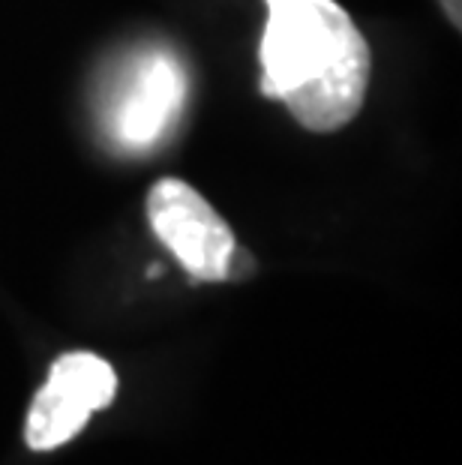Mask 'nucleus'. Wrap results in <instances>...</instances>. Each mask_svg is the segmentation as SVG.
<instances>
[{"label":"nucleus","mask_w":462,"mask_h":465,"mask_svg":"<svg viewBox=\"0 0 462 465\" xmlns=\"http://www.w3.org/2000/svg\"><path fill=\"white\" fill-rule=\"evenodd\" d=\"M117 397V375L100 354L70 351L57 358L43 388L36 391L25 423V439L34 450H54L73 441L93 411Z\"/></svg>","instance_id":"4"},{"label":"nucleus","mask_w":462,"mask_h":465,"mask_svg":"<svg viewBox=\"0 0 462 465\" xmlns=\"http://www.w3.org/2000/svg\"><path fill=\"white\" fill-rule=\"evenodd\" d=\"M441 6H445V13H447V18L454 22V27L459 31L462 27V15H459V0H441Z\"/></svg>","instance_id":"6"},{"label":"nucleus","mask_w":462,"mask_h":465,"mask_svg":"<svg viewBox=\"0 0 462 465\" xmlns=\"http://www.w3.org/2000/svg\"><path fill=\"white\" fill-rule=\"evenodd\" d=\"M147 220L183 271L195 280L220 282L234 252V232L204 195L178 177H162L147 193Z\"/></svg>","instance_id":"3"},{"label":"nucleus","mask_w":462,"mask_h":465,"mask_svg":"<svg viewBox=\"0 0 462 465\" xmlns=\"http://www.w3.org/2000/svg\"><path fill=\"white\" fill-rule=\"evenodd\" d=\"M261 94L280 100L303 130L337 133L360 114L372 54L337 0H264Z\"/></svg>","instance_id":"1"},{"label":"nucleus","mask_w":462,"mask_h":465,"mask_svg":"<svg viewBox=\"0 0 462 465\" xmlns=\"http://www.w3.org/2000/svg\"><path fill=\"white\" fill-rule=\"evenodd\" d=\"M186 103V73L169 52H147L123 66L105 108L108 135L130 153L160 144Z\"/></svg>","instance_id":"2"},{"label":"nucleus","mask_w":462,"mask_h":465,"mask_svg":"<svg viewBox=\"0 0 462 465\" xmlns=\"http://www.w3.org/2000/svg\"><path fill=\"white\" fill-rule=\"evenodd\" d=\"M255 273V259L247 252V250H241V246H234V252H231V259H229V267H225V280H247V276Z\"/></svg>","instance_id":"5"}]
</instances>
